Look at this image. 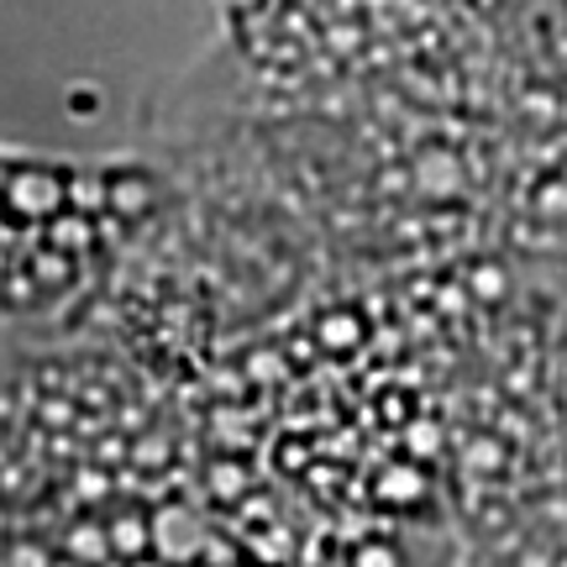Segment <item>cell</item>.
Returning <instances> with one entry per match:
<instances>
[{"label":"cell","instance_id":"6da1fadb","mask_svg":"<svg viewBox=\"0 0 567 567\" xmlns=\"http://www.w3.org/2000/svg\"><path fill=\"white\" fill-rule=\"evenodd\" d=\"M111 184L90 168L0 153V326L27 321L95 279Z\"/></svg>","mask_w":567,"mask_h":567}]
</instances>
